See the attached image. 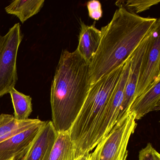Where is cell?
Listing matches in <instances>:
<instances>
[{"instance_id": "cell-1", "label": "cell", "mask_w": 160, "mask_h": 160, "mask_svg": "<svg viewBox=\"0 0 160 160\" xmlns=\"http://www.w3.org/2000/svg\"><path fill=\"white\" fill-rule=\"evenodd\" d=\"M157 18H144L123 8L101 29L100 44L89 64L91 85L124 63L150 33Z\"/></svg>"}, {"instance_id": "cell-2", "label": "cell", "mask_w": 160, "mask_h": 160, "mask_svg": "<svg viewBox=\"0 0 160 160\" xmlns=\"http://www.w3.org/2000/svg\"><path fill=\"white\" fill-rule=\"evenodd\" d=\"M90 62L77 50H62L50 91L52 123L58 133L69 132L90 88Z\"/></svg>"}, {"instance_id": "cell-3", "label": "cell", "mask_w": 160, "mask_h": 160, "mask_svg": "<svg viewBox=\"0 0 160 160\" xmlns=\"http://www.w3.org/2000/svg\"><path fill=\"white\" fill-rule=\"evenodd\" d=\"M125 62L91 85L83 107L69 131L77 158L91 151L94 131L119 81Z\"/></svg>"}, {"instance_id": "cell-4", "label": "cell", "mask_w": 160, "mask_h": 160, "mask_svg": "<svg viewBox=\"0 0 160 160\" xmlns=\"http://www.w3.org/2000/svg\"><path fill=\"white\" fill-rule=\"evenodd\" d=\"M136 126L134 115L128 111L89 153V160H126L128 142Z\"/></svg>"}, {"instance_id": "cell-5", "label": "cell", "mask_w": 160, "mask_h": 160, "mask_svg": "<svg viewBox=\"0 0 160 160\" xmlns=\"http://www.w3.org/2000/svg\"><path fill=\"white\" fill-rule=\"evenodd\" d=\"M23 39L19 23L2 37L0 45V98L15 88L18 81L17 58Z\"/></svg>"}, {"instance_id": "cell-6", "label": "cell", "mask_w": 160, "mask_h": 160, "mask_svg": "<svg viewBox=\"0 0 160 160\" xmlns=\"http://www.w3.org/2000/svg\"><path fill=\"white\" fill-rule=\"evenodd\" d=\"M131 56L125 61L119 81L115 87L105 109L94 131L91 144V151L110 132L116 124L123 100L124 90L129 76Z\"/></svg>"}, {"instance_id": "cell-7", "label": "cell", "mask_w": 160, "mask_h": 160, "mask_svg": "<svg viewBox=\"0 0 160 160\" xmlns=\"http://www.w3.org/2000/svg\"><path fill=\"white\" fill-rule=\"evenodd\" d=\"M160 20L157 18L150 43L142 64L134 99L147 91L153 82L160 77Z\"/></svg>"}, {"instance_id": "cell-8", "label": "cell", "mask_w": 160, "mask_h": 160, "mask_svg": "<svg viewBox=\"0 0 160 160\" xmlns=\"http://www.w3.org/2000/svg\"><path fill=\"white\" fill-rule=\"evenodd\" d=\"M153 28L131 55V65L129 76L126 82L123 100L120 109L117 122L122 118L128 112L131 104L134 100L135 94L141 68L150 43Z\"/></svg>"}, {"instance_id": "cell-9", "label": "cell", "mask_w": 160, "mask_h": 160, "mask_svg": "<svg viewBox=\"0 0 160 160\" xmlns=\"http://www.w3.org/2000/svg\"><path fill=\"white\" fill-rule=\"evenodd\" d=\"M58 135L52 121H45L28 148L13 160H48Z\"/></svg>"}, {"instance_id": "cell-10", "label": "cell", "mask_w": 160, "mask_h": 160, "mask_svg": "<svg viewBox=\"0 0 160 160\" xmlns=\"http://www.w3.org/2000/svg\"><path fill=\"white\" fill-rule=\"evenodd\" d=\"M45 121L20 132L0 143V160H13L21 155L33 141Z\"/></svg>"}, {"instance_id": "cell-11", "label": "cell", "mask_w": 160, "mask_h": 160, "mask_svg": "<svg viewBox=\"0 0 160 160\" xmlns=\"http://www.w3.org/2000/svg\"><path fill=\"white\" fill-rule=\"evenodd\" d=\"M160 109V77L147 91L134 99L128 111L139 120L149 112Z\"/></svg>"}, {"instance_id": "cell-12", "label": "cell", "mask_w": 160, "mask_h": 160, "mask_svg": "<svg viewBox=\"0 0 160 160\" xmlns=\"http://www.w3.org/2000/svg\"><path fill=\"white\" fill-rule=\"evenodd\" d=\"M80 31L77 50L88 62L90 63L100 44L101 30L95 27V22L91 26L86 25L80 20Z\"/></svg>"}, {"instance_id": "cell-13", "label": "cell", "mask_w": 160, "mask_h": 160, "mask_svg": "<svg viewBox=\"0 0 160 160\" xmlns=\"http://www.w3.org/2000/svg\"><path fill=\"white\" fill-rule=\"evenodd\" d=\"M42 122L39 119L30 118L20 121L16 119L13 115L2 114L0 115V143Z\"/></svg>"}, {"instance_id": "cell-14", "label": "cell", "mask_w": 160, "mask_h": 160, "mask_svg": "<svg viewBox=\"0 0 160 160\" xmlns=\"http://www.w3.org/2000/svg\"><path fill=\"white\" fill-rule=\"evenodd\" d=\"M44 0H16L5 8L9 14L15 16L21 23L37 14L43 6Z\"/></svg>"}, {"instance_id": "cell-15", "label": "cell", "mask_w": 160, "mask_h": 160, "mask_svg": "<svg viewBox=\"0 0 160 160\" xmlns=\"http://www.w3.org/2000/svg\"><path fill=\"white\" fill-rule=\"evenodd\" d=\"M76 150L69 132L58 133L48 160H76Z\"/></svg>"}, {"instance_id": "cell-16", "label": "cell", "mask_w": 160, "mask_h": 160, "mask_svg": "<svg viewBox=\"0 0 160 160\" xmlns=\"http://www.w3.org/2000/svg\"><path fill=\"white\" fill-rule=\"evenodd\" d=\"M9 93L14 109L15 118L20 121L28 120L32 111L31 97L19 92L15 88L12 89Z\"/></svg>"}, {"instance_id": "cell-17", "label": "cell", "mask_w": 160, "mask_h": 160, "mask_svg": "<svg viewBox=\"0 0 160 160\" xmlns=\"http://www.w3.org/2000/svg\"><path fill=\"white\" fill-rule=\"evenodd\" d=\"M159 2L160 0H122L118 1L115 4L119 8H124L129 12L138 15Z\"/></svg>"}, {"instance_id": "cell-18", "label": "cell", "mask_w": 160, "mask_h": 160, "mask_svg": "<svg viewBox=\"0 0 160 160\" xmlns=\"http://www.w3.org/2000/svg\"><path fill=\"white\" fill-rule=\"evenodd\" d=\"M89 16L94 20H99L102 16L101 2L98 1H91L87 3Z\"/></svg>"}, {"instance_id": "cell-19", "label": "cell", "mask_w": 160, "mask_h": 160, "mask_svg": "<svg viewBox=\"0 0 160 160\" xmlns=\"http://www.w3.org/2000/svg\"><path fill=\"white\" fill-rule=\"evenodd\" d=\"M139 160H160V154L150 143H148L139 153Z\"/></svg>"}, {"instance_id": "cell-20", "label": "cell", "mask_w": 160, "mask_h": 160, "mask_svg": "<svg viewBox=\"0 0 160 160\" xmlns=\"http://www.w3.org/2000/svg\"><path fill=\"white\" fill-rule=\"evenodd\" d=\"M89 153H87V154H84L82 156H79L77 157L76 160H89Z\"/></svg>"}, {"instance_id": "cell-21", "label": "cell", "mask_w": 160, "mask_h": 160, "mask_svg": "<svg viewBox=\"0 0 160 160\" xmlns=\"http://www.w3.org/2000/svg\"><path fill=\"white\" fill-rule=\"evenodd\" d=\"M2 37V36L0 35V45H1V43Z\"/></svg>"}]
</instances>
